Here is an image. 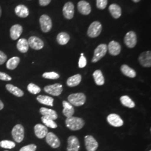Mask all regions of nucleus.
Returning <instances> with one entry per match:
<instances>
[{"instance_id": "obj_1", "label": "nucleus", "mask_w": 151, "mask_h": 151, "mask_svg": "<svg viewBox=\"0 0 151 151\" xmlns=\"http://www.w3.org/2000/svg\"><path fill=\"white\" fill-rule=\"evenodd\" d=\"M66 127L73 131L80 130L85 125V122L81 118L76 116H70L65 120Z\"/></svg>"}, {"instance_id": "obj_2", "label": "nucleus", "mask_w": 151, "mask_h": 151, "mask_svg": "<svg viewBox=\"0 0 151 151\" xmlns=\"http://www.w3.org/2000/svg\"><path fill=\"white\" fill-rule=\"evenodd\" d=\"M68 103L75 106H81L83 105L86 101V97L83 93H72L68 97Z\"/></svg>"}, {"instance_id": "obj_3", "label": "nucleus", "mask_w": 151, "mask_h": 151, "mask_svg": "<svg viewBox=\"0 0 151 151\" xmlns=\"http://www.w3.org/2000/svg\"><path fill=\"white\" fill-rule=\"evenodd\" d=\"M103 30L101 22L98 21L92 22L88 28L87 34L90 38H96L100 35Z\"/></svg>"}, {"instance_id": "obj_4", "label": "nucleus", "mask_w": 151, "mask_h": 151, "mask_svg": "<svg viewBox=\"0 0 151 151\" xmlns=\"http://www.w3.org/2000/svg\"><path fill=\"white\" fill-rule=\"evenodd\" d=\"M108 51V45L106 44L99 45L94 50L93 56L92 59V63H96L99 61L106 55Z\"/></svg>"}, {"instance_id": "obj_5", "label": "nucleus", "mask_w": 151, "mask_h": 151, "mask_svg": "<svg viewBox=\"0 0 151 151\" xmlns=\"http://www.w3.org/2000/svg\"><path fill=\"white\" fill-rule=\"evenodd\" d=\"M39 23L42 31L45 33L49 32L53 27L51 18L46 14H43L40 17Z\"/></svg>"}, {"instance_id": "obj_6", "label": "nucleus", "mask_w": 151, "mask_h": 151, "mask_svg": "<svg viewBox=\"0 0 151 151\" xmlns=\"http://www.w3.org/2000/svg\"><path fill=\"white\" fill-rule=\"evenodd\" d=\"M12 135L14 139L20 143L24 138V128L21 124H17L12 130Z\"/></svg>"}, {"instance_id": "obj_7", "label": "nucleus", "mask_w": 151, "mask_h": 151, "mask_svg": "<svg viewBox=\"0 0 151 151\" xmlns=\"http://www.w3.org/2000/svg\"><path fill=\"white\" fill-rule=\"evenodd\" d=\"M124 43L129 48H133L135 47L137 43V34L133 31H129L127 32L124 39Z\"/></svg>"}, {"instance_id": "obj_8", "label": "nucleus", "mask_w": 151, "mask_h": 151, "mask_svg": "<svg viewBox=\"0 0 151 151\" xmlns=\"http://www.w3.org/2000/svg\"><path fill=\"white\" fill-rule=\"evenodd\" d=\"M45 92L55 96L60 95L63 91V86L60 83H55L51 85L46 86L44 88Z\"/></svg>"}, {"instance_id": "obj_9", "label": "nucleus", "mask_w": 151, "mask_h": 151, "mask_svg": "<svg viewBox=\"0 0 151 151\" xmlns=\"http://www.w3.org/2000/svg\"><path fill=\"white\" fill-rule=\"evenodd\" d=\"M63 15L66 19H73L75 14V6L72 2H67L63 7Z\"/></svg>"}, {"instance_id": "obj_10", "label": "nucleus", "mask_w": 151, "mask_h": 151, "mask_svg": "<svg viewBox=\"0 0 151 151\" xmlns=\"http://www.w3.org/2000/svg\"><path fill=\"white\" fill-rule=\"evenodd\" d=\"M85 144L87 151H96L99 147L97 140L91 135H87L85 137Z\"/></svg>"}, {"instance_id": "obj_11", "label": "nucleus", "mask_w": 151, "mask_h": 151, "mask_svg": "<svg viewBox=\"0 0 151 151\" xmlns=\"http://www.w3.org/2000/svg\"><path fill=\"white\" fill-rule=\"evenodd\" d=\"M28 43L29 47L34 50H40L43 48L44 43L43 41L36 36H32L29 38Z\"/></svg>"}, {"instance_id": "obj_12", "label": "nucleus", "mask_w": 151, "mask_h": 151, "mask_svg": "<svg viewBox=\"0 0 151 151\" xmlns=\"http://www.w3.org/2000/svg\"><path fill=\"white\" fill-rule=\"evenodd\" d=\"M67 151H78L80 148V144L78 139L75 135H71L67 140Z\"/></svg>"}, {"instance_id": "obj_13", "label": "nucleus", "mask_w": 151, "mask_h": 151, "mask_svg": "<svg viewBox=\"0 0 151 151\" xmlns=\"http://www.w3.org/2000/svg\"><path fill=\"white\" fill-rule=\"evenodd\" d=\"M77 10L82 15H88L91 12V7L86 1L81 0L77 4Z\"/></svg>"}, {"instance_id": "obj_14", "label": "nucleus", "mask_w": 151, "mask_h": 151, "mask_svg": "<svg viewBox=\"0 0 151 151\" xmlns=\"http://www.w3.org/2000/svg\"><path fill=\"white\" fill-rule=\"evenodd\" d=\"M138 60L142 66L144 67H151V51H146L142 53L139 56Z\"/></svg>"}, {"instance_id": "obj_15", "label": "nucleus", "mask_w": 151, "mask_h": 151, "mask_svg": "<svg viewBox=\"0 0 151 151\" xmlns=\"http://www.w3.org/2000/svg\"><path fill=\"white\" fill-rule=\"evenodd\" d=\"M46 142L53 148H57L60 145V142L58 137L52 132L48 133L46 135Z\"/></svg>"}, {"instance_id": "obj_16", "label": "nucleus", "mask_w": 151, "mask_h": 151, "mask_svg": "<svg viewBox=\"0 0 151 151\" xmlns=\"http://www.w3.org/2000/svg\"><path fill=\"white\" fill-rule=\"evenodd\" d=\"M107 121L109 124L114 127H120L124 124V122L119 115L116 114H111L107 117Z\"/></svg>"}, {"instance_id": "obj_17", "label": "nucleus", "mask_w": 151, "mask_h": 151, "mask_svg": "<svg viewBox=\"0 0 151 151\" xmlns=\"http://www.w3.org/2000/svg\"><path fill=\"white\" fill-rule=\"evenodd\" d=\"M23 32V27L20 24H15L11 27L10 30V35L11 39L16 40L20 38Z\"/></svg>"}, {"instance_id": "obj_18", "label": "nucleus", "mask_w": 151, "mask_h": 151, "mask_svg": "<svg viewBox=\"0 0 151 151\" xmlns=\"http://www.w3.org/2000/svg\"><path fill=\"white\" fill-rule=\"evenodd\" d=\"M35 134L39 139H43L46 137L48 133L47 127L42 124H38L34 127Z\"/></svg>"}, {"instance_id": "obj_19", "label": "nucleus", "mask_w": 151, "mask_h": 151, "mask_svg": "<svg viewBox=\"0 0 151 151\" xmlns=\"http://www.w3.org/2000/svg\"><path fill=\"white\" fill-rule=\"evenodd\" d=\"M108 50H109V52L110 54L113 56H116L120 53L122 47L120 44L118 42L115 40H112L109 43L108 45Z\"/></svg>"}, {"instance_id": "obj_20", "label": "nucleus", "mask_w": 151, "mask_h": 151, "mask_svg": "<svg viewBox=\"0 0 151 151\" xmlns=\"http://www.w3.org/2000/svg\"><path fill=\"white\" fill-rule=\"evenodd\" d=\"M15 13L19 17L26 18L29 15V10L26 6L20 4L15 8Z\"/></svg>"}, {"instance_id": "obj_21", "label": "nucleus", "mask_w": 151, "mask_h": 151, "mask_svg": "<svg viewBox=\"0 0 151 151\" xmlns=\"http://www.w3.org/2000/svg\"><path fill=\"white\" fill-rule=\"evenodd\" d=\"M109 11L111 15L115 19H118L122 15V11L120 6L116 4H112L109 7Z\"/></svg>"}, {"instance_id": "obj_22", "label": "nucleus", "mask_w": 151, "mask_h": 151, "mask_svg": "<svg viewBox=\"0 0 151 151\" xmlns=\"http://www.w3.org/2000/svg\"><path fill=\"white\" fill-rule=\"evenodd\" d=\"M40 113L43 116H45L53 120L58 118V114L55 111L52 109L43 107L40 109Z\"/></svg>"}, {"instance_id": "obj_23", "label": "nucleus", "mask_w": 151, "mask_h": 151, "mask_svg": "<svg viewBox=\"0 0 151 151\" xmlns=\"http://www.w3.org/2000/svg\"><path fill=\"white\" fill-rule=\"evenodd\" d=\"M62 105L63 107V110L62 111L63 114L67 118L72 116L75 113V110L72 105L66 101H63L62 102Z\"/></svg>"}, {"instance_id": "obj_24", "label": "nucleus", "mask_w": 151, "mask_h": 151, "mask_svg": "<svg viewBox=\"0 0 151 151\" xmlns=\"http://www.w3.org/2000/svg\"><path fill=\"white\" fill-rule=\"evenodd\" d=\"M16 47L19 52L22 53H27L29 48L27 40L25 38L20 39L16 44Z\"/></svg>"}, {"instance_id": "obj_25", "label": "nucleus", "mask_w": 151, "mask_h": 151, "mask_svg": "<svg viewBox=\"0 0 151 151\" xmlns=\"http://www.w3.org/2000/svg\"><path fill=\"white\" fill-rule=\"evenodd\" d=\"M57 42L61 45H65L68 43L70 40V35L65 32H60L57 36Z\"/></svg>"}, {"instance_id": "obj_26", "label": "nucleus", "mask_w": 151, "mask_h": 151, "mask_svg": "<svg viewBox=\"0 0 151 151\" xmlns=\"http://www.w3.org/2000/svg\"><path fill=\"white\" fill-rule=\"evenodd\" d=\"M82 80V76L80 74H77L71 76L67 79V85L69 87H75L78 86Z\"/></svg>"}, {"instance_id": "obj_27", "label": "nucleus", "mask_w": 151, "mask_h": 151, "mask_svg": "<svg viewBox=\"0 0 151 151\" xmlns=\"http://www.w3.org/2000/svg\"><path fill=\"white\" fill-rule=\"evenodd\" d=\"M93 77L95 83L98 86H102L105 83V78L101 70H97L93 73Z\"/></svg>"}, {"instance_id": "obj_28", "label": "nucleus", "mask_w": 151, "mask_h": 151, "mask_svg": "<svg viewBox=\"0 0 151 151\" xmlns=\"http://www.w3.org/2000/svg\"><path fill=\"white\" fill-rule=\"evenodd\" d=\"M120 70L123 75L130 78H134L137 75L135 70L130 67L128 65H122L121 66Z\"/></svg>"}, {"instance_id": "obj_29", "label": "nucleus", "mask_w": 151, "mask_h": 151, "mask_svg": "<svg viewBox=\"0 0 151 151\" xmlns=\"http://www.w3.org/2000/svg\"><path fill=\"white\" fill-rule=\"evenodd\" d=\"M6 88L8 91L17 97H22L24 96V92L21 89L11 84H7L6 85Z\"/></svg>"}, {"instance_id": "obj_30", "label": "nucleus", "mask_w": 151, "mask_h": 151, "mask_svg": "<svg viewBox=\"0 0 151 151\" xmlns=\"http://www.w3.org/2000/svg\"><path fill=\"white\" fill-rule=\"evenodd\" d=\"M37 100L39 103L50 106H53L54 99L45 95H39L37 97Z\"/></svg>"}, {"instance_id": "obj_31", "label": "nucleus", "mask_w": 151, "mask_h": 151, "mask_svg": "<svg viewBox=\"0 0 151 151\" xmlns=\"http://www.w3.org/2000/svg\"><path fill=\"white\" fill-rule=\"evenodd\" d=\"M20 62V59L18 57H13L7 60L6 63V67L10 70H14L18 66Z\"/></svg>"}, {"instance_id": "obj_32", "label": "nucleus", "mask_w": 151, "mask_h": 151, "mask_svg": "<svg viewBox=\"0 0 151 151\" xmlns=\"http://www.w3.org/2000/svg\"><path fill=\"white\" fill-rule=\"evenodd\" d=\"M121 103L126 107L129 108H133L135 107V103L128 96L124 95L120 98Z\"/></svg>"}, {"instance_id": "obj_33", "label": "nucleus", "mask_w": 151, "mask_h": 151, "mask_svg": "<svg viewBox=\"0 0 151 151\" xmlns=\"http://www.w3.org/2000/svg\"><path fill=\"white\" fill-rule=\"evenodd\" d=\"M41 119H42V121L43 123V124L46 127H49L52 129H55V128H57V127H58L57 124H56V123L52 119L47 118L45 116H43L42 117Z\"/></svg>"}, {"instance_id": "obj_34", "label": "nucleus", "mask_w": 151, "mask_h": 151, "mask_svg": "<svg viewBox=\"0 0 151 151\" xmlns=\"http://www.w3.org/2000/svg\"><path fill=\"white\" fill-rule=\"evenodd\" d=\"M27 89L28 91L34 95L38 94L41 91V88L37 85H35L33 83H30L28 85Z\"/></svg>"}, {"instance_id": "obj_35", "label": "nucleus", "mask_w": 151, "mask_h": 151, "mask_svg": "<svg viewBox=\"0 0 151 151\" xmlns=\"http://www.w3.org/2000/svg\"><path fill=\"white\" fill-rule=\"evenodd\" d=\"M15 143L10 140H4L0 142V146L6 149H12L15 147Z\"/></svg>"}, {"instance_id": "obj_36", "label": "nucleus", "mask_w": 151, "mask_h": 151, "mask_svg": "<svg viewBox=\"0 0 151 151\" xmlns=\"http://www.w3.org/2000/svg\"><path fill=\"white\" fill-rule=\"evenodd\" d=\"M42 77L47 79L50 80H57L60 78V75L55 72H45L42 75Z\"/></svg>"}, {"instance_id": "obj_37", "label": "nucleus", "mask_w": 151, "mask_h": 151, "mask_svg": "<svg viewBox=\"0 0 151 151\" xmlns=\"http://www.w3.org/2000/svg\"><path fill=\"white\" fill-rule=\"evenodd\" d=\"M108 0H96V5L98 9L104 10L108 5Z\"/></svg>"}, {"instance_id": "obj_38", "label": "nucleus", "mask_w": 151, "mask_h": 151, "mask_svg": "<svg viewBox=\"0 0 151 151\" xmlns=\"http://www.w3.org/2000/svg\"><path fill=\"white\" fill-rule=\"evenodd\" d=\"M37 147L34 144H30L22 147L19 151H35Z\"/></svg>"}, {"instance_id": "obj_39", "label": "nucleus", "mask_w": 151, "mask_h": 151, "mask_svg": "<svg viewBox=\"0 0 151 151\" xmlns=\"http://www.w3.org/2000/svg\"><path fill=\"white\" fill-rule=\"evenodd\" d=\"M87 65L86 58L84 55H81V57L80 58L79 62H78V67L79 68H84Z\"/></svg>"}, {"instance_id": "obj_40", "label": "nucleus", "mask_w": 151, "mask_h": 151, "mask_svg": "<svg viewBox=\"0 0 151 151\" xmlns=\"http://www.w3.org/2000/svg\"><path fill=\"white\" fill-rule=\"evenodd\" d=\"M0 80L2 81H9L12 80L10 76L6 74L4 72H0Z\"/></svg>"}, {"instance_id": "obj_41", "label": "nucleus", "mask_w": 151, "mask_h": 151, "mask_svg": "<svg viewBox=\"0 0 151 151\" xmlns=\"http://www.w3.org/2000/svg\"><path fill=\"white\" fill-rule=\"evenodd\" d=\"M7 60V56L6 54L3 52L2 51L0 50V65H3L5 63Z\"/></svg>"}, {"instance_id": "obj_42", "label": "nucleus", "mask_w": 151, "mask_h": 151, "mask_svg": "<svg viewBox=\"0 0 151 151\" xmlns=\"http://www.w3.org/2000/svg\"><path fill=\"white\" fill-rule=\"evenodd\" d=\"M52 0H39V5L41 6H46L48 5Z\"/></svg>"}, {"instance_id": "obj_43", "label": "nucleus", "mask_w": 151, "mask_h": 151, "mask_svg": "<svg viewBox=\"0 0 151 151\" xmlns=\"http://www.w3.org/2000/svg\"><path fill=\"white\" fill-rule=\"evenodd\" d=\"M4 108V104L2 103V101L0 100V110H2Z\"/></svg>"}, {"instance_id": "obj_44", "label": "nucleus", "mask_w": 151, "mask_h": 151, "mask_svg": "<svg viewBox=\"0 0 151 151\" xmlns=\"http://www.w3.org/2000/svg\"><path fill=\"white\" fill-rule=\"evenodd\" d=\"M134 2H135V3H138V2H139V1H140V0H132Z\"/></svg>"}, {"instance_id": "obj_45", "label": "nucleus", "mask_w": 151, "mask_h": 151, "mask_svg": "<svg viewBox=\"0 0 151 151\" xmlns=\"http://www.w3.org/2000/svg\"><path fill=\"white\" fill-rule=\"evenodd\" d=\"M1 15H2V9H1V7L0 6V17H1Z\"/></svg>"}, {"instance_id": "obj_46", "label": "nucleus", "mask_w": 151, "mask_h": 151, "mask_svg": "<svg viewBox=\"0 0 151 151\" xmlns=\"http://www.w3.org/2000/svg\"><path fill=\"white\" fill-rule=\"evenodd\" d=\"M81 55H83V53H81Z\"/></svg>"}, {"instance_id": "obj_47", "label": "nucleus", "mask_w": 151, "mask_h": 151, "mask_svg": "<svg viewBox=\"0 0 151 151\" xmlns=\"http://www.w3.org/2000/svg\"><path fill=\"white\" fill-rule=\"evenodd\" d=\"M29 1H30V0H29Z\"/></svg>"}, {"instance_id": "obj_48", "label": "nucleus", "mask_w": 151, "mask_h": 151, "mask_svg": "<svg viewBox=\"0 0 151 151\" xmlns=\"http://www.w3.org/2000/svg\"><path fill=\"white\" fill-rule=\"evenodd\" d=\"M151 151V150H150V151Z\"/></svg>"}, {"instance_id": "obj_49", "label": "nucleus", "mask_w": 151, "mask_h": 151, "mask_svg": "<svg viewBox=\"0 0 151 151\" xmlns=\"http://www.w3.org/2000/svg\"></svg>"}]
</instances>
